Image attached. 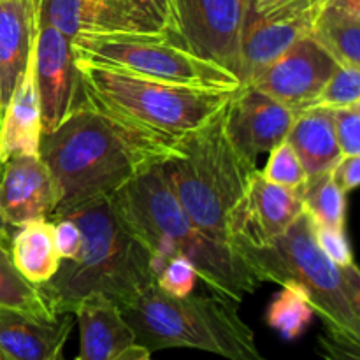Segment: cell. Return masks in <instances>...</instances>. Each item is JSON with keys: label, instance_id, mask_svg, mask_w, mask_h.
Returning a JSON list of instances; mask_svg holds the SVG:
<instances>
[{"label": "cell", "instance_id": "cell-28", "mask_svg": "<svg viewBox=\"0 0 360 360\" xmlns=\"http://www.w3.org/2000/svg\"><path fill=\"white\" fill-rule=\"evenodd\" d=\"M260 174L267 181L274 183V185L287 186V188H299L308 179V174H306L297 153L288 144L287 139L281 141L280 144H276L269 151L267 164L260 171Z\"/></svg>", "mask_w": 360, "mask_h": 360}, {"label": "cell", "instance_id": "cell-11", "mask_svg": "<svg viewBox=\"0 0 360 360\" xmlns=\"http://www.w3.org/2000/svg\"><path fill=\"white\" fill-rule=\"evenodd\" d=\"M246 0H176L178 34L195 55L220 63L241 81Z\"/></svg>", "mask_w": 360, "mask_h": 360}, {"label": "cell", "instance_id": "cell-37", "mask_svg": "<svg viewBox=\"0 0 360 360\" xmlns=\"http://www.w3.org/2000/svg\"><path fill=\"white\" fill-rule=\"evenodd\" d=\"M9 225H6V221L0 218V241H11V234H9Z\"/></svg>", "mask_w": 360, "mask_h": 360}, {"label": "cell", "instance_id": "cell-30", "mask_svg": "<svg viewBox=\"0 0 360 360\" xmlns=\"http://www.w3.org/2000/svg\"><path fill=\"white\" fill-rule=\"evenodd\" d=\"M333 123L341 157H360V104L334 109Z\"/></svg>", "mask_w": 360, "mask_h": 360}, {"label": "cell", "instance_id": "cell-34", "mask_svg": "<svg viewBox=\"0 0 360 360\" xmlns=\"http://www.w3.org/2000/svg\"><path fill=\"white\" fill-rule=\"evenodd\" d=\"M330 172L336 185L345 193L354 192L360 181V157H341Z\"/></svg>", "mask_w": 360, "mask_h": 360}, {"label": "cell", "instance_id": "cell-36", "mask_svg": "<svg viewBox=\"0 0 360 360\" xmlns=\"http://www.w3.org/2000/svg\"><path fill=\"white\" fill-rule=\"evenodd\" d=\"M150 355V350H146V348L141 347V345L134 343L130 345L129 348H125L123 352H120L112 360H151Z\"/></svg>", "mask_w": 360, "mask_h": 360}, {"label": "cell", "instance_id": "cell-24", "mask_svg": "<svg viewBox=\"0 0 360 360\" xmlns=\"http://www.w3.org/2000/svg\"><path fill=\"white\" fill-rule=\"evenodd\" d=\"M302 213L319 227L345 231L347 193L336 185L333 172L309 176L297 188Z\"/></svg>", "mask_w": 360, "mask_h": 360}, {"label": "cell", "instance_id": "cell-14", "mask_svg": "<svg viewBox=\"0 0 360 360\" xmlns=\"http://www.w3.org/2000/svg\"><path fill=\"white\" fill-rule=\"evenodd\" d=\"M295 112L253 84L232 91L224 111V125L231 143L248 160L257 162L287 139Z\"/></svg>", "mask_w": 360, "mask_h": 360}, {"label": "cell", "instance_id": "cell-29", "mask_svg": "<svg viewBox=\"0 0 360 360\" xmlns=\"http://www.w3.org/2000/svg\"><path fill=\"white\" fill-rule=\"evenodd\" d=\"M197 271L186 257L174 255L165 260L157 273V287L174 297H186L195 288Z\"/></svg>", "mask_w": 360, "mask_h": 360}, {"label": "cell", "instance_id": "cell-25", "mask_svg": "<svg viewBox=\"0 0 360 360\" xmlns=\"http://www.w3.org/2000/svg\"><path fill=\"white\" fill-rule=\"evenodd\" d=\"M0 308L18 309L39 319H58L39 290V285L30 283L14 266L9 241H0Z\"/></svg>", "mask_w": 360, "mask_h": 360}, {"label": "cell", "instance_id": "cell-5", "mask_svg": "<svg viewBox=\"0 0 360 360\" xmlns=\"http://www.w3.org/2000/svg\"><path fill=\"white\" fill-rule=\"evenodd\" d=\"M120 309L136 343L150 352L193 348L227 360H267L238 302L221 295L174 297L153 283Z\"/></svg>", "mask_w": 360, "mask_h": 360}, {"label": "cell", "instance_id": "cell-10", "mask_svg": "<svg viewBox=\"0 0 360 360\" xmlns=\"http://www.w3.org/2000/svg\"><path fill=\"white\" fill-rule=\"evenodd\" d=\"M39 25H51L70 39L172 32L150 0H39Z\"/></svg>", "mask_w": 360, "mask_h": 360}, {"label": "cell", "instance_id": "cell-33", "mask_svg": "<svg viewBox=\"0 0 360 360\" xmlns=\"http://www.w3.org/2000/svg\"><path fill=\"white\" fill-rule=\"evenodd\" d=\"M320 354L326 360H360V343L336 336L319 338Z\"/></svg>", "mask_w": 360, "mask_h": 360}, {"label": "cell", "instance_id": "cell-27", "mask_svg": "<svg viewBox=\"0 0 360 360\" xmlns=\"http://www.w3.org/2000/svg\"><path fill=\"white\" fill-rule=\"evenodd\" d=\"M360 104V70L359 67L338 65L322 90L308 104V108L334 109Z\"/></svg>", "mask_w": 360, "mask_h": 360}, {"label": "cell", "instance_id": "cell-16", "mask_svg": "<svg viewBox=\"0 0 360 360\" xmlns=\"http://www.w3.org/2000/svg\"><path fill=\"white\" fill-rule=\"evenodd\" d=\"M60 202L51 171L37 155H14L0 164V218L16 229L49 218Z\"/></svg>", "mask_w": 360, "mask_h": 360}, {"label": "cell", "instance_id": "cell-3", "mask_svg": "<svg viewBox=\"0 0 360 360\" xmlns=\"http://www.w3.org/2000/svg\"><path fill=\"white\" fill-rule=\"evenodd\" d=\"M164 164L146 169L115 193L153 253L157 273L165 260L183 255L214 294L241 302L245 295L255 292L259 280L232 246L206 236L190 220Z\"/></svg>", "mask_w": 360, "mask_h": 360}, {"label": "cell", "instance_id": "cell-21", "mask_svg": "<svg viewBox=\"0 0 360 360\" xmlns=\"http://www.w3.org/2000/svg\"><path fill=\"white\" fill-rule=\"evenodd\" d=\"M287 141L297 153L308 178L330 171L341 158L333 111L329 109L309 108L295 112Z\"/></svg>", "mask_w": 360, "mask_h": 360}, {"label": "cell", "instance_id": "cell-20", "mask_svg": "<svg viewBox=\"0 0 360 360\" xmlns=\"http://www.w3.org/2000/svg\"><path fill=\"white\" fill-rule=\"evenodd\" d=\"M42 136L41 101L34 74V49L0 116V164L14 155H37Z\"/></svg>", "mask_w": 360, "mask_h": 360}, {"label": "cell", "instance_id": "cell-12", "mask_svg": "<svg viewBox=\"0 0 360 360\" xmlns=\"http://www.w3.org/2000/svg\"><path fill=\"white\" fill-rule=\"evenodd\" d=\"M34 74L42 134H46L58 127L84 98L72 39L51 25H39L34 41Z\"/></svg>", "mask_w": 360, "mask_h": 360}, {"label": "cell", "instance_id": "cell-9", "mask_svg": "<svg viewBox=\"0 0 360 360\" xmlns=\"http://www.w3.org/2000/svg\"><path fill=\"white\" fill-rule=\"evenodd\" d=\"M327 0H246L241 84H248L299 39L311 34Z\"/></svg>", "mask_w": 360, "mask_h": 360}, {"label": "cell", "instance_id": "cell-35", "mask_svg": "<svg viewBox=\"0 0 360 360\" xmlns=\"http://www.w3.org/2000/svg\"><path fill=\"white\" fill-rule=\"evenodd\" d=\"M155 9L158 11L165 23L169 25L174 34H178V21H176V0H150ZM179 35V34H178Z\"/></svg>", "mask_w": 360, "mask_h": 360}, {"label": "cell", "instance_id": "cell-6", "mask_svg": "<svg viewBox=\"0 0 360 360\" xmlns=\"http://www.w3.org/2000/svg\"><path fill=\"white\" fill-rule=\"evenodd\" d=\"M224 111L179 137V153L164 165L190 220L206 236L232 246L229 221L257 171V162L243 157L231 143Z\"/></svg>", "mask_w": 360, "mask_h": 360}, {"label": "cell", "instance_id": "cell-31", "mask_svg": "<svg viewBox=\"0 0 360 360\" xmlns=\"http://www.w3.org/2000/svg\"><path fill=\"white\" fill-rule=\"evenodd\" d=\"M49 220L53 221V229H55V245L60 259H77L83 248V234L76 221L63 214H53Z\"/></svg>", "mask_w": 360, "mask_h": 360}, {"label": "cell", "instance_id": "cell-7", "mask_svg": "<svg viewBox=\"0 0 360 360\" xmlns=\"http://www.w3.org/2000/svg\"><path fill=\"white\" fill-rule=\"evenodd\" d=\"M76 63L88 98L172 139L210 122L232 95V91L165 83L77 60Z\"/></svg>", "mask_w": 360, "mask_h": 360}, {"label": "cell", "instance_id": "cell-19", "mask_svg": "<svg viewBox=\"0 0 360 360\" xmlns=\"http://www.w3.org/2000/svg\"><path fill=\"white\" fill-rule=\"evenodd\" d=\"M81 330V350L76 360H112L136 343V336L122 309L102 294L81 299L74 308Z\"/></svg>", "mask_w": 360, "mask_h": 360}, {"label": "cell", "instance_id": "cell-4", "mask_svg": "<svg viewBox=\"0 0 360 360\" xmlns=\"http://www.w3.org/2000/svg\"><path fill=\"white\" fill-rule=\"evenodd\" d=\"M259 283H295L309 299L327 334L360 343V273L355 264L338 266L323 255L313 234V221L297 220L266 245H236Z\"/></svg>", "mask_w": 360, "mask_h": 360}, {"label": "cell", "instance_id": "cell-15", "mask_svg": "<svg viewBox=\"0 0 360 360\" xmlns=\"http://www.w3.org/2000/svg\"><path fill=\"white\" fill-rule=\"evenodd\" d=\"M302 213L297 188L274 185L257 169L229 221L231 245H266L280 238Z\"/></svg>", "mask_w": 360, "mask_h": 360}, {"label": "cell", "instance_id": "cell-40", "mask_svg": "<svg viewBox=\"0 0 360 360\" xmlns=\"http://www.w3.org/2000/svg\"><path fill=\"white\" fill-rule=\"evenodd\" d=\"M0 116H2V112H0Z\"/></svg>", "mask_w": 360, "mask_h": 360}, {"label": "cell", "instance_id": "cell-39", "mask_svg": "<svg viewBox=\"0 0 360 360\" xmlns=\"http://www.w3.org/2000/svg\"><path fill=\"white\" fill-rule=\"evenodd\" d=\"M0 360H9V359H7V357H6V354H4V352H2V350H0Z\"/></svg>", "mask_w": 360, "mask_h": 360}, {"label": "cell", "instance_id": "cell-18", "mask_svg": "<svg viewBox=\"0 0 360 360\" xmlns=\"http://www.w3.org/2000/svg\"><path fill=\"white\" fill-rule=\"evenodd\" d=\"M39 27V0H0V112L27 69Z\"/></svg>", "mask_w": 360, "mask_h": 360}, {"label": "cell", "instance_id": "cell-1", "mask_svg": "<svg viewBox=\"0 0 360 360\" xmlns=\"http://www.w3.org/2000/svg\"><path fill=\"white\" fill-rule=\"evenodd\" d=\"M178 153V139L132 122L86 95L58 127L42 134L39 144V157L60 190L53 214L112 195L143 171Z\"/></svg>", "mask_w": 360, "mask_h": 360}, {"label": "cell", "instance_id": "cell-2", "mask_svg": "<svg viewBox=\"0 0 360 360\" xmlns=\"http://www.w3.org/2000/svg\"><path fill=\"white\" fill-rule=\"evenodd\" d=\"M77 224L83 248L77 259L62 260L60 269L39 290L56 316L70 313L81 299L102 294L118 308L157 283V262L118 197L102 195L62 211Z\"/></svg>", "mask_w": 360, "mask_h": 360}, {"label": "cell", "instance_id": "cell-22", "mask_svg": "<svg viewBox=\"0 0 360 360\" xmlns=\"http://www.w3.org/2000/svg\"><path fill=\"white\" fill-rule=\"evenodd\" d=\"M309 35L338 65L360 67V0H327Z\"/></svg>", "mask_w": 360, "mask_h": 360}, {"label": "cell", "instance_id": "cell-32", "mask_svg": "<svg viewBox=\"0 0 360 360\" xmlns=\"http://www.w3.org/2000/svg\"><path fill=\"white\" fill-rule=\"evenodd\" d=\"M313 234H315V241L323 252V255L329 257L338 266H352V264H355L354 253H352L350 243L345 236V231L319 227V225L313 224Z\"/></svg>", "mask_w": 360, "mask_h": 360}, {"label": "cell", "instance_id": "cell-23", "mask_svg": "<svg viewBox=\"0 0 360 360\" xmlns=\"http://www.w3.org/2000/svg\"><path fill=\"white\" fill-rule=\"evenodd\" d=\"M9 252L18 271L34 285L51 280L62 264L49 218H37L16 227L14 236H11Z\"/></svg>", "mask_w": 360, "mask_h": 360}, {"label": "cell", "instance_id": "cell-17", "mask_svg": "<svg viewBox=\"0 0 360 360\" xmlns=\"http://www.w3.org/2000/svg\"><path fill=\"white\" fill-rule=\"evenodd\" d=\"M72 326L70 313L49 320L0 308V350L9 360H53L63 352Z\"/></svg>", "mask_w": 360, "mask_h": 360}, {"label": "cell", "instance_id": "cell-38", "mask_svg": "<svg viewBox=\"0 0 360 360\" xmlns=\"http://www.w3.org/2000/svg\"><path fill=\"white\" fill-rule=\"evenodd\" d=\"M53 360H67V359H65V355H63V352H62V354H58V355H56V357L53 359Z\"/></svg>", "mask_w": 360, "mask_h": 360}, {"label": "cell", "instance_id": "cell-26", "mask_svg": "<svg viewBox=\"0 0 360 360\" xmlns=\"http://www.w3.org/2000/svg\"><path fill=\"white\" fill-rule=\"evenodd\" d=\"M308 295L295 283H283L266 311V322L283 340L294 341L304 334L313 319Z\"/></svg>", "mask_w": 360, "mask_h": 360}, {"label": "cell", "instance_id": "cell-13", "mask_svg": "<svg viewBox=\"0 0 360 360\" xmlns=\"http://www.w3.org/2000/svg\"><path fill=\"white\" fill-rule=\"evenodd\" d=\"M336 67V60L311 35H306L248 84L299 112L319 95Z\"/></svg>", "mask_w": 360, "mask_h": 360}, {"label": "cell", "instance_id": "cell-8", "mask_svg": "<svg viewBox=\"0 0 360 360\" xmlns=\"http://www.w3.org/2000/svg\"><path fill=\"white\" fill-rule=\"evenodd\" d=\"M77 62L125 70L150 79L185 86L234 91L241 81L220 63L195 55L178 34H77Z\"/></svg>", "mask_w": 360, "mask_h": 360}]
</instances>
